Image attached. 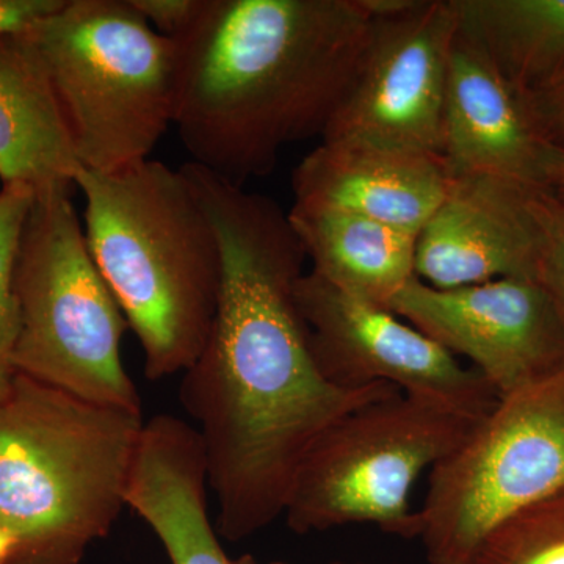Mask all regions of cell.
<instances>
[{
    "label": "cell",
    "mask_w": 564,
    "mask_h": 564,
    "mask_svg": "<svg viewBox=\"0 0 564 564\" xmlns=\"http://www.w3.org/2000/svg\"><path fill=\"white\" fill-rule=\"evenodd\" d=\"M272 564H285V563H272Z\"/></svg>",
    "instance_id": "f1b7e54d"
},
{
    "label": "cell",
    "mask_w": 564,
    "mask_h": 564,
    "mask_svg": "<svg viewBox=\"0 0 564 564\" xmlns=\"http://www.w3.org/2000/svg\"><path fill=\"white\" fill-rule=\"evenodd\" d=\"M65 0H0V39L31 33Z\"/></svg>",
    "instance_id": "cb8c5ba5"
},
{
    "label": "cell",
    "mask_w": 564,
    "mask_h": 564,
    "mask_svg": "<svg viewBox=\"0 0 564 564\" xmlns=\"http://www.w3.org/2000/svg\"><path fill=\"white\" fill-rule=\"evenodd\" d=\"M459 31L521 93L564 69V0H455Z\"/></svg>",
    "instance_id": "ac0fdd59"
},
{
    "label": "cell",
    "mask_w": 564,
    "mask_h": 564,
    "mask_svg": "<svg viewBox=\"0 0 564 564\" xmlns=\"http://www.w3.org/2000/svg\"><path fill=\"white\" fill-rule=\"evenodd\" d=\"M484 417L397 392L334 422L310 448L282 518L299 534L372 524L419 538L415 481L464 443Z\"/></svg>",
    "instance_id": "52a82bcc"
},
{
    "label": "cell",
    "mask_w": 564,
    "mask_h": 564,
    "mask_svg": "<svg viewBox=\"0 0 564 564\" xmlns=\"http://www.w3.org/2000/svg\"><path fill=\"white\" fill-rule=\"evenodd\" d=\"M181 169L217 237L220 291L180 400L202 437L218 534L237 543L282 518L300 464L334 422L400 391L323 377L296 302L307 259L288 212L195 163Z\"/></svg>",
    "instance_id": "6da1fadb"
},
{
    "label": "cell",
    "mask_w": 564,
    "mask_h": 564,
    "mask_svg": "<svg viewBox=\"0 0 564 564\" xmlns=\"http://www.w3.org/2000/svg\"><path fill=\"white\" fill-rule=\"evenodd\" d=\"M452 181L441 155L369 141L322 140L293 172V204L351 212L419 236Z\"/></svg>",
    "instance_id": "5bb4252c"
},
{
    "label": "cell",
    "mask_w": 564,
    "mask_h": 564,
    "mask_svg": "<svg viewBox=\"0 0 564 564\" xmlns=\"http://www.w3.org/2000/svg\"><path fill=\"white\" fill-rule=\"evenodd\" d=\"M33 198L35 191L29 185H0V393L14 375L13 352L20 329L14 274Z\"/></svg>",
    "instance_id": "ffe728a7"
},
{
    "label": "cell",
    "mask_w": 564,
    "mask_h": 564,
    "mask_svg": "<svg viewBox=\"0 0 564 564\" xmlns=\"http://www.w3.org/2000/svg\"><path fill=\"white\" fill-rule=\"evenodd\" d=\"M443 159L452 176L496 177L536 192H551L563 159L524 93L462 31L448 73Z\"/></svg>",
    "instance_id": "7c38bea8"
},
{
    "label": "cell",
    "mask_w": 564,
    "mask_h": 564,
    "mask_svg": "<svg viewBox=\"0 0 564 564\" xmlns=\"http://www.w3.org/2000/svg\"><path fill=\"white\" fill-rule=\"evenodd\" d=\"M529 188L486 176H454L417 236L415 276L436 289L534 278L540 231Z\"/></svg>",
    "instance_id": "4fadbf2b"
},
{
    "label": "cell",
    "mask_w": 564,
    "mask_h": 564,
    "mask_svg": "<svg viewBox=\"0 0 564 564\" xmlns=\"http://www.w3.org/2000/svg\"><path fill=\"white\" fill-rule=\"evenodd\" d=\"M455 0H423L403 17L372 21L369 40L322 140L369 141L441 155Z\"/></svg>",
    "instance_id": "9c48e42d"
},
{
    "label": "cell",
    "mask_w": 564,
    "mask_h": 564,
    "mask_svg": "<svg viewBox=\"0 0 564 564\" xmlns=\"http://www.w3.org/2000/svg\"><path fill=\"white\" fill-rule=\"evenodd\" d=\"M82 172L31 33L0 39V185L74 187Z\"/></svg>",
    "instance_id": "2e32d148"
},
{
    "label": "cell",
    "mask_w": 564,
    "mask_h": 564,
    "mask_svg": "<svg viewBox=\"0 0 564 564\" xmlns=\"http://www.w3.org/2000/svg\"><path fill=\"white\" fill-rule=\"evenodd\" d=\"M564 491V370L502 397L430 470L419 508L429 564H473L508 518Z\"/></svg>",
    "instance_id": "ba28073f"
},
{
    "label": "cell",
    "mask_w": 564,
    "mask_h": 564,
    "mask_svg": "<svg viewBox=\"0 0 564 564\" xmlns=\"http://www.w3.org/2000/svg\"><path fill=\"white\" fill-rule=\"evenodd\" d=\"M141 414L14 372L0 393V527L10 564H79L126 507Z\"/></svg>",
    "instance_id": "277c9868"
},
{
    "label": "cell",
    "mask_w": 564,
    "mask_h": 564,
    "mask_svg": "<svg viewBox=\"0 0 564 564\" xmlns=\"http://www.w3.org/2000/svg\"><path fill=\"white\" fill-rule=\"evenodd\" d=\"M82 170L151 159L176 118L180 46L131 0H65L31 32Z\"/></svg>",
    "instance_id": "5b68a950"
},
{
    "label": "cell",
    "mask_w": 564,
    "mask_h": 564,
    "mask_svg": "<svg viewBox=\"0 0 564 564\" xmlns=\"http://www.w3.org/2000/svg\"><path fill=\"white\" fill-rule=\"evenodd\" d=\"M370 20H389L403 17L422 6L423 0H359Z\"/></svg>",
    "instance_id": "d4e9b609"
},
{
    "label": "cell",
    "mask_w": 564,
    "mask_h": 564,
    "mask_svg": "<svg viewBox=\"0 0 564 564\" xmlns=\"http://www.w3.org/2000/svg\"><path fill=\"white\" fill-rule=\"evenodd\" d=\"M473 564H564V491L497 525Z\"/></svg>",
    "instance_id": "d6986e66"
},
{
    "label": "cell",
    "mask_w": 564,
    "mask_h": 564,
    "mask_svg": "<svg viewBox=\"0 0 564 564\" xmlns=\"http://www.w3.org/2000/svg\"><path fill=\"white\" fill-rule=\"evenodd\" d=\"M372 20L359 0H206L180 46L176 126L192 163L245 187L323 137Z\"/></svg>",
    "instance_id": "7a4b0ae2"
},
{
    "label": "cell",
    "mask_w": 564,
    "mask_h": 564,
    "mask_svg": "<svg viewBox=\"0 0 564 564\" xmlns=\"http://www.w3.org/2000/svg\"><path fill=\"white\" fill-rule=\"evenodd\" d=\"M74 187L35 193L18 251L20 329L14 372L87 402L141 414L121 356L129 328L70 199Z\"/></svg>",
    "instance_id": "8992f818"
},
{
    "label": "cell",
    "mask_w": 564,
    "mask_h": 564,
    "mask_svg": "<svg viewBox=\"0 0 564 564\" xmlns=\"http://www.w3.org/2000/svg\"><path fill=\"white\" fill-rule=\"evenodd\" d=\"M288 214L311 272L356 299L391 310L417 278L413 232L333 207L293 204Z\"/></svg>",
    "instance_id": "e0dca14e"
},
{
    "label": "cell",
    "mask_w": 564,
    "mask_h": 564,
    "mask_svg": "<svg viewBox=\"0 0 564 564\" xmlns=\"http://www.w3.org/2000/svg\"><path fill=\"white\" fill-rule=\"evenodd\" d=\"M133 9L165 39L181 41L202 17L206 0H131Z\"/></svg>",
    "instance_id": "7402d4cb"
},
{
    "label": "cell",
    "mask_w": 564,
    "mask_h": 564,
    "mask_svg": "<svg viewBox=\"0 0 564 564\" xmlns=\"http://www.w3.org/2000/svg\"><path fill=\"white\" fill-rule=\"evenodd\" d=\"M14 554V541L6 530L0 527V564H10Z\"/></svg>",
    "instance_id": "484cf974"
},
{
    "label": "cell",
    "mask_w": 564,
    "mask_h": 564,
    "mask_svg": "<svg viewBox=\"0 0 564 564\" xmlns=\"http://www.w3.org/2000/svg\"><path fill=\"white\" fill-rule=\"evenodd\" d=\"M540 231L536 280L554 296L564 315V199L551 192L530 193Z\"/></svg>",
    "instance_id": "44dd1931"
},
{
    "label": "cell",
    "mask_w": 564,
    "mask_h": 564,
    "mask_svg": "<svg viewBox=\"0 0 564 564\" xmlns=\"http://www.w3.org/2000/svg\"><path fill=\"white\" fill-rule=\"evenodd\" d=\"M332 564H347V563H332Z\"/></svg>",
    "instance_id": "83f0119b"
},
{
    "label": "cell",
    "mask_w": 564,
    "mask_h": 564,
    "mask_svg": "<svg viewBox=\"0 0 564 564\" xmlns=\"http://www.w3.org/2000/svg\"><path fill=\"white\" fill-rule=\"evenodd\" d=\"M296 302L315 362L344 389L389 384L485 417L499 395L484 375L462 366L443 345L388 307L364 302L313 272L296 285Z\"/></svg>",
    "instance_id": "30bf717a"
},
{
    "label": "cell",
    "mask_w": 564,
    "mask_h": 564,
    "mask_svg": "<svg viewBox=\"0 0 564 564\" xmlns=\"http://www.w3.org/2000/svg\"><path fill=\"white\" fill-rule=\"evenodd\" d=\"M551 193H554L555 196L564 199V147L562 163H560L558 170H556L554 182H552Z\"/></svg>",
    "instance_id": "4316f807"
},
{
    "label": "cell",
    "mask_w": 564,
    "mask_h": 564,
    "mask_svg": "<svg viewBox=\"0 0 564 564\" xmlns=\"http://www.w3.org/2000/svg\"><path fill=\"white\" fill-rule=\"evenodd\" d=\"M88 248L143 351L150 380L182 375L209 337L220 251L182 169L148 161L111 173L82 170Z\"/></svg>",
    "instance_id": "3957f363"
},
{
    "label": "cell",
    "mask_w": 564,
    "mask_h": 564,
    "mask_svg": "<svg viewBox=\"0 0 564 564\" xmlns=\"http://www.w3.org/2000/svg\"><path fill=\"white\" fill-rule=\"evenodd\" d=\"M202 437L192 423L159 414L143 423L126 489V508L161 541L172 564H259L226 554L210 521Z\"/></svg>",
    "instance_id": "9a60e30c"
},
{
    "label": "cell",
    "mask_w": 564,
    "mask_h": 564,
    "mask_svg": "<svg viewBox=\"0 0 564 564\" xmlns=\"http://www.w3.org/2000/svg\"><path fill=\"white\" fill-rule=\"evenodd\" d=\"M391 311L464 356L499 399L564 370V315L534 278L436 289L414 278Z\"/></svg>",
    "instance_id": "8fae6325"
},
{
    "label": "cell",
    "mask_w": 564,
    "mask_h": 564,
    "mask_svg": "<svg viewBox=\"0 0 564 564\" xmlns=\"http://www.w3.org/2000/svg\"><path fill=\"white\" fill-rule=\"evenodd\" d=\"M527 102L541 131L552 143L564 147V69L543 87L527 93Z\"/></svg>",
    "instance_id": "603a6c76"
}]
</instances>
